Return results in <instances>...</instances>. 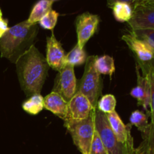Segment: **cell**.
<instances>
[{"instance_id":"cell-1","label":"cell","mask_w":154,"mask_h":154,"mask_svg":"<svg viewBox=\"0 0 154 154\" xmlns=\"http://www.w3.org/2000/svg\"><path fill=\"white\" fill-rule=\"evenodd\" d=\"M15 63L18 80L25 94H41L49 68L46 59L33 45Z\"/></svg>"},{"instance_id":"cell-2","label":"cell","mask_w":154,"mask_h":154,"mask_svg":"<svg viewBox=\"0 0 154 154\" xmlns=\"http://www.w3.org/2000/svg\"><path fill=\"white\" fill-rule=\"evenodd\" d=\"M38 32L37 24H29L27 20L13 26L0 38L1 57L11 63L17 60L34 45Z\"/></svg>"},{"instance_id":"cell-3","label":"cell","mask_w":154,"mask_h":154,"mask_svg":"<svg viewBox=\"0 0 154 154\" xmlns=\"http://www.w3.org/2000/svg\"><path fill=\"white\" fill-rule=\"evenodd\" d=\"M96 109L88 117L81 120H64V126L70 133L73 142L82 154H89L95 129Z\"/></svg>"},{"instance_id":"cell-4","label":"cell","mask_w":154,"mask_h":154,"mask_svg":"<svg viewBox=\"0 0 154 154\" xmlns=\"http://www.w3.org/2000/svg\"><path fill=\"white\" fill-rule=\"evenodd\" d=\"M95 129L99 134L108 154H133L134 146L126 145L120 142L113 132L106 114L96 109Z\"/></svg>"},{"instance_id":"cell-5","label":"cell","mask_w":154,"mask_h":154,"mask_svg":"<svg viewBox=\"0 0 154 154\" xmlns=\"http://www.w3.org/2000/svg\"><path fill=\"white\" fill-rule=\"evenodd\" d=\"M96 58V56H90L87 58L84 73L77 87V92L85 96L94 108L97 106L99 97L102 94V86L100 74L95 67Z\"/></svg>"},{"instance_id":"cell-6","label":"cell","mask_w":154,"mask_h":154,"mask_svg":"<svg viewBox=\"0 0 154 154\" xmlns=\"http://www.w3.org/2000/svg\"><path fill=\"white\" fill-rule=\"evenodd\" d=\"M122 39L135 56L139 69L142 74L146 73L148 69L154 67V50L147 42L138 38L131 32L123 35Z\"/></svg>"},{"instance_id":"cell-7","label":"cell","mask_w":154,"mask_h":154,"mask_svg":"<svg viewBox=\"0 0 154 154\" xmlns=\"http://www.w3.org/2000/svg\"><path fill=\"white\" fill-rule=\"evenodd\" d=\"M77 87L74 66L64 65L56 77L53 91L59 93L66 102H69L77 93Z\"/></svg>"},{"instance_id":"cell-8","label":"cell","mask_w":154,"mask_h":154,"mask_svg":"<svg viewBox=\"0 0 154 154\" xmlns=\"http://www.w3.org/2000/svg\"><path fill=\"white\" fill-rule=\"evenodd\" d=\"M100 19L98 15L89 12L82 14L77 17L75 26L78 35V45L80 48H84V45L96 33Z\"/></svg>"},{"instance_id":"cell-9","label":"cell","mask_w":154,"mask_h":154,"mask_svg":"<svg viewBox=\"0 0 154 154\" xmlns=\"http://www.w3.org/2000/svg\"><path fill=\"white\" fill-rule=\"evenodd\" d=\"M131 30H154V5L138 3L133 7V14L128 22Z\"/></svg>"},{"instance_id":"cell-10","label":"cell","mask_w":154,"mask_h":154,"mask_svg":"<svg viewBox=\"0 0 154 154\" xmlns=\"http://www.w3.org/2000/svg\"><path fill=\"white\" fill-rule=\"evenodd\" d=\"M96 108L85 96L77 92L68 102V115L66 120H84L88 117Z\"/></svg>"},{"instance_id":"cell-11","label":"cell","mask_w":154,"mask_h":154,"mask_svg":"<svg viewBox=\"0 0 154 154\" xmlns=\"http://www.w3.org/2000/svg\"><path fill=\"white\" fill-rule=\"evenodd\" d=\"M65 54L61 43L56 38L54 32L47 38L46 61L49 67L56 71H60L65 65Z\"/></svg>"},{"instance_id":"cell-12","label":"cell","mask_w":154,"mask_h":154,"mask_svg":"<svg viewBox=\"0 0 154 154\" xmlns=\"http://www.w3.org/2000/svg\"><path fill=\"white\" fill-rule=\"evenodd\" d=\"M137 74V86L132 88L130 95L133 98L138 100V105L143 107L144 110L150 115L149 108H150V87L149 80L147 75L140 74L139 68L136 66Z\"/></svg>"},{"instance_id":"cell-13","label":"cell","mask_w":154,"mask_h":154,"mask_svg":"<svg viewBox=\"0 0 154 154\" xmlns=\"http://www.w3.org/2000/svg\"><path fill=\"white\" fill-rule=\"evenodd\" d=\"M106 117L117 140L126 145L134 146L133 138L131 134L132 126L130 124L125 125L115 111L109 114H106Z\"/></svg>"},{"instance_id":"cell-14","label":"cell","mask_w":154,"mask_h":154,"mask_svg":"<svg viewBox=\"0 0 154 154\" xmlns=\"http://www.w3.org/2000/svg\"><path fill=\"white\" fill-rule=\"evenodd\" d=\"M44 108L65 120L68 115V102L59 93L52 91L44 98Z\"/></svg>"},{"instance_id":"cell-15","label":"cell","mask_w":154,"mask_h":154,"mask_svg":"<svg viewBox=\"0 0 154 154\" xmlns=\"http://www.w3.org/2000/svg\"><path fill=\"white\" fill-rule=\"evenodd\" d=\"M53 2L51 0H39L33 6L29 17L26 20L29 24H37L41 19L51 10Z\"/></svg>"},{"instance_id":"cell-16","label":"cell","mask_w":154,"mask_h":154,"mask_svg":"<svg viewBox=\"0 0 154 154\" xmlns=\"http://www.w3.org/2000/svg\"><path fill=\"white\" fill-rule=\"evenodd\" d=\"M113 14L117 21L121 23L129 22L133 14V8L126 2H116L111 6Z\"/></svg>"},{"instance_id":"cell-17","label":"cell","mask_w":154,"mask_h":154,"mask_svg":"<svg viewBox=\"0 0 154 154\" xmlns=\"http://www.w3.org/2000/svg\"><path fill=\"white\" fill-rule=\"evenodd\" d=\"M95 67L100 75H108L111 78L115 72L114 59L108 55H104L102 57L96 56L95 60Z\"/></svg>"},{"instance_id":"cell-18","label":"cell","mask_w":154,"mask_h":154,"mask_svg":"<svg viewBox=\"0 0 154 154\" xmlns=\"http://www.w3.org/2000/svg\"><path fill=\"white\" fill-rule=\"evenodd\" d=\"M87 54L84 48H81L77 44L73 49L66 55L65 57V65H69L72 66H81L87 61Z\"/></svg>"},{"instance_id":"cell-19","label":"cell","mask_w":154,"mask_h":154,"mask_svg":"<svg viewBox=\"0 0 154 154\" xmlns=\"http://www.w3.org/2000/svg\"><path fill=\"white\" fill-rule=\"evenodd\" d=\"M22 108L28 114L37 115L44 109V97L41 94L32 95L28 100L23 102Z\"/></svg>"},{"instance_id":"cell-20","label":"cell","mask_w":154,"mask_h":154,"mask_svg":"<svg viewBox=\"0 0 154 154\" xmlns=\"http://www.w3.org/2000/svg\"><path fill=\"white\" fill-rule=\"evenodd\" d=\"M148 114H144L143 111L139 110L134 111L129 117L130 125L135 126L141 132V135L144 134L150 127V123H148Z\"/></svg>"},{"instance_id":"cell-21","label":"cell","mask_w":154,"mask_h":154,"mask_svg":"<svg viewBox=\"0 0 154 154\" xmlns=\"http://www.w3.org/2000/svg\"><path fill=\"white\" fill-rule=\"evenodd\" d=\"M117 100L112 94H107L102 96L97 102V109L104 114H109L115 111Z\"/></svg>"},{"instance_id":"cell-22","label":"cell","mask_w":154,"mask_h":154,"mask_svg":"<svg viewBox=\"0 0 154 154\" xmlns=\"http://www.w3.org/2000/svg\"><path fill=\"white\" fill-rule=\"evenodd\" d=\"M59 15L58 12L51 9L39 20V25L45 29L53 30L57 24Z\"/></svg>"},{"instance_id":"cell-23","label":"cell","mask_w":154,"mask_h":154,"mask_svg":"<svg viewBox=\"0 0 154 154\" xmlns=\"http://www.w3.org/2000/svg\"><path fill=\"white\" fill-rule=\"evenodd\" d=\"M143 75H147L149 80L150 87V116L151 118V124L154 125V67L148 69L146 73Z\"/></svg>"},{"instance_id":"cell-24","label":"cell","mask_w":154,"mask_h":154,"mask_svg":"<svg viewBox=\"0 0 154 154\" xmlns=\"http://www.w3.org/2000/svg\"><path fill=\"white\" fill-rule=\"evenodd\" d=\"M130 32L137 38L147 42L154 50V30L138 29L131 30Z\"/></svg>"},{"instance_id":"cell-25","label":"cell","mask_w":154,"mask_h":154,"mask_svg":"<svg viewBox=\"0 0 154 154\" xmlns=\"http://www.w3.org/2000/svg\"><path fill=\"white\" fill-rule=\"evenodd\" d=\"M89 154H108L106 149L96 131L94 132Z\"/></svg>"},{"instance_id":"cell-26","label":"cell","mask_w":154,"mask_h":154,"mask_svg":"<svg viewBox=\"0 0 154 154\" xmlns=\"http://www.w3.org/2000/svg\"><path fill=\"white\" fill-rule=\"evenodd\" d=\"M142 136H145L147 139L148 143V154H154V132L153 125L150 123L148 130L144 134H142Z\"/></svg>"},{"instance_id":"cell-27","label":"cell","mask_w":154,"mask_h":154,"mask_svg":"<svg viewBox=\"0 0 154 154\" xmlns=\"http://www.w3.org/2000/svg\"><path fill=\"white\" fill-rule=\"evenodd\" d=\"M143 141L137 148H135L133 154H148V143L145 136H142Z\"/></svg>"},{"instance_id":"cell-28","label":"cell","mask_w":154,"mask_h":154,"mask_svg":"<svg viewBox=\"0 0 154 154\" xmlns=\"http://www.w3.org/2000/svg\"><path fill=\"white\" fill-rule=\"evenodd\" d=\"M141 0H107V4H108V7L111 8V6L114 4H115L116 2H126L131 5L132 8H133Z\"/></svg>"},{"instance_id":"cell-29","label":"cell","mask_w":154,"mask_h":154,"mask_svg":"<svg viewBox=\"0 0 154 154\" xmlns=\"http://www.w3.org/2000/svg\"><path fill=\"white\" fill-rule=\"evenodd\" d=\"M8 29L7 20L1 18L0 19V38L5 34V32L8 30Z\"/></svg>"},{"instance_id":"cell-30","label":"cell","mask_w":154,"mask_h":154,"mask_svg":"<svg viewBox=\"0 0 154 154\" xmlns=\"http://www.w3.org/2000/svg\"><path fill=\"white\" fill-rule=\"evenodd\" d=\"M138 3H145V4H149V5H154V0H143V1L140 2ZM138 4V3H137Z\"/></svg>"},{"instance_id":"cell-31","label":"cell","mask_w":154,"mask_h":154,"mask_svg":"<svg viewBox=\"0 0 154 154\" xmlns=\"http://www.w3.org/2000/svg\"><path fill=\"white\" fill-rule=\"evenodd\" d=\"M1 18H2V12L1 8H0V19H1Z\"/></svg>"},{"instance_id":"cell-32","label":"cell","mask_w":154,"mask_h":154,"mask_svg":"<svg viewBox=\"0 0 154 154\" xmlns=\"http://www.w3.org/2000/svg\"><path fill=\"white\" fill-rule=\"evenodd\" d=\"M51 1H52L53 2H55V1H57V0H51Z\"/></svg>"},{"instance_id":"cell-33","label":"cell","mask_w":154,"mask_h":154,"mask_svg":"<svg viewBox=\"0 0 154 154\" xmlns=\"http://www.w3.org/2000/svg\"><path fill=\"white\" fill-rule=\"evenodd\" d=\"M153 125V124H152ZM153 132H154V125H153Z\"/></svg>"}]
</instances>
